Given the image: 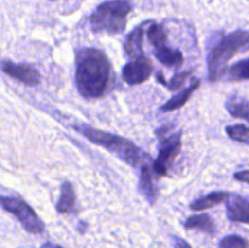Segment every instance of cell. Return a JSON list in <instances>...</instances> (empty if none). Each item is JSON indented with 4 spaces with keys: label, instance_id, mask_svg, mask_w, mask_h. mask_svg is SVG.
Instances as JSON below:
<instances>
[{
    "label": "cell",
    "instance_id": "obj_1",
    "mask_svg": "<svg viewBox=\"0 0 249 248\" xmlns=\"http://www.w3.org/2000/svg\"><path fill=\"white\" fill-rule=\"evenodd\" d=\"M111 65L107 56L95 48H83L75 55V85L83 97L96 99L106 92Z\"/></svg>",
    "mask_w": 249,
    "mask_h": 248
},
{
    "label": "cell",
    "instance_id": "obj_2",
    "mask_svg": "<svg viewBox=\"0 0 249 248\" xmlns=\"http://www.w3.org/2000/svg\"><path fill=\"white\" fill-rule=\"evenodd\" d=\"M249 50V32H232L223 36L218 44L211 50L208 56L209 80L216 82L228 71V63L236 53Z\"/></svg>",
    "mask_w": 249,
    "mask_h": 248
},
{
    "label": "cell",
    "instance_id": "obj_3",
    "mask_svg": "<svg viewBox=\"0 0 249 248\" xmlns=\"http://www.w3.org/2000/svg\"><path fill=\"white\" fill-rule=\"evenodd\" d=\"M73 128L78 133L82 134L83 136L89 139L91 142L102 146L104 148L108 150L109 152L116 155L119 159L133 165V167L139 165V163H141V160H142V152L133 142L122 138V136L113 135V134L106 133V131H101L99 129L87 125V124L74 125Z\"/></svg>",
    "mask_w": 249,
    "mask_h": 248
},
{
    "label": "cell",
    "instance_id": "obj_4",
    "mask_svg": "<svg viewBox=\"0 0 249 248\" xmlns=\"http://www.w3.org/2000/svg\"><path fill=\"white\" fill-rule=\"evenodd\" d=\"M133 10L128 0H111L102 2L90 16V27L96 33L118 34L125 29L126 17Z\"/></svg>",
    "mask_w": 249,
    "mask_h": 248
},
{
    "label": "cell",
    "instance_id": "obj_5",
    "mask_svg": "<svg viewBox=\"0 0 249 248\" xmlns=\"http://www.w3.org/2000/svg\"><path fill=\"white\" fill-rule=\"evenodd\" d=\"M157 135L160 139V150L157 158L152 164V169L156 177H164L180 152L181 134L179 131L169 133L168 126H162L160 130H157Z\"/></svg>",
    "mask_w": 249,
    "mask_h": 248
},
{
    "label": "cell",
    "instance_id": "obj_6",
    "mask_svg": "<svg viewBox=\"0 0 249 248\" xmlns=\"http://www.w3.org/2000/svg\"><path fill=\"white\" fill-rule=\"evenodd\" d=\"M0 207L9 212L21 223L24 230L31 233H40L44 231V224L34 209L18 197L0 196Z\"/></svg>",
    "mask_w": 249,
    "mask_h": 248
},
{
    "label": "cell",
    "instance_id": "obj_7",
    "mask_svg": "<svg viewBox=\"0 0 249 248\" xmlns=\"http://www.w3.org/2000/svg\"><path fill=\"white\" fill-rule=\"evenodd\" d=\"M1 70L14 79L26 85H38L40 83V74L38 71L27 63H15L11 61L1 62Z\"/></svg>",
    "mask_w": 249,
    "mask_h": 248
},
{
    "label": "cell",
    "instance_id": "obj_8",
    "mask_svg": "<svg viewBox=\"0 0 249 248\" xmlns=\"http://www.w3.org/2000/svg\"><path fill=\"white\" fill-rule=\"evenodd\" d=\"M151 73H152V65H151L150 60H147L146 57H141L126 63L123 67L122 74H123V79L128 84L136 85L147 80Z\"/></svg>",
    "mask_w": 249,
    "mask_h": 248
},
{
    "label": "cell",
    "instance_id": "obj_9",
    "mask_svg": "<svg viewBox=\"0 0 249 248\" xmlns=\"http://www.w3.org/2000/svg\"><path fill=\"white\" fill-rule=\"evenodd\" d=\"M226 215L229 220L249 224V201L238 195H232L226 201Z\"/></svg>",
    "mask_w": 249,
    "mask_h": 248
},
{
    "label": "cell",
    "instance_id": "obj_10",
    "mask_svg": "<svg viewBox=\"0 0 249 248\" xmlns=\"http://www.w3.org/2000/svg\"><path fill=\"white\" fill-rule=\"evenodd\" d=\"M143 27L145 23L139 26L138 28L134 29L126 38V41L124 43V50L126 55L130 58L138 60V58L145 57L143 53Z\"/></svg>",
    "mask_w": 249,
    "mask_h": 248
},
{
    "label": "cell",
    "instance_id": "obj_11",
    "mask_svg": "<svg viewBox=\"0 0 249 248\" xmlns=\"http://www.w3.org/2000/svg\"><path fill=\"white\" fill-rule=\"evenodd\" d=\"M153 177H155L153 169H151L147 163L142 162L140 174V190L151 204L155 203L156 201V187L155 182H153Z\"/></svg>",
    "mask_w": 249,
    "mask_h": 248
},
{
    "label": "cell",
    "instance_id": "obj_12",
    "mask_svg": "<svg viewBox=\"0 0 249 248\" xmlns=\"http://www.w3.org/2000/svg\"><path fill=\"white\" fill-rule=\"evenodd\" d=\"M75 207V194L74 189H73L72 184L68 181L63 182L61 185V194L60 198H58L57 206H56V209L57 212L63 214L72 213L74 211Z\"/></svg>",
    "mask_w": 249,
    "mask_h": 248
},
{
    "label": "cell",
    "instance_id": "obj_13",
    "mask_svg": "<svg viewBox=\"0 0 249 248\" xmlns=\"http://www.w3.org/2000/svg\"><path fill=\"white\" fill-rule=\"evenodd\" d=\"M199 83H201L199 82V79H194V82L191 83V85H190L189 88H186V89H184L182 91H180L178 95H175L174 97H172V99H170L169 101H168L167 104H165L164 106L160 108V111L170 112V111H175V109L181 108V107L186 104L187 100L190 99V96L192 95V92H194L195 90L198 89Z\"/></svg>",
    "mask_w": 249,
    "mask_h": 248
},
{
    "label": "cell",
    "instance_id": "obj_14",
    "mask_svg": "<svg viewBox=\"0 0 249 248\" xmlns=\"http://www.w3.org/2000/svg\"><path fill=\"white\" fill-rule=\"evenodd\" d=\"M229 197H230V195L225 191L211 192V194L207 195V196L195 201L194 203H191L190 207H191V209H194V211H206V209H209L212 208V207L223 203V202H226Z\"/></svg>",
    "mask_w": 249,
    "mask_h": 248
},
{
    "label": "cell",
    "instance_id": "obj_15",
    "mask_svg": "<svg viewBox=\"0 0 249 248\" xmlns=\"http://www.w3.org/2000/svg\"><path fill=\"white\" fill-rule=\"evenodd\" d=\"M225 108L231 116L249 122V101L243 97L236 96V95L230 96L226 100Z\"/></svg>",
    "mask_w": 249,
    "mask_h": 248
},
{
    "label": "cell",
    "instance_id": "obj_16",
    "mask_svg": "<svg viewBox=\"0 0 249 248\" xmlns=\"http://www.w3.org/2000/svg\"><path fill=\"white\" fill-rule=\"evenodd\" d=\"M156 57H157V60L160 63H163L164 66H168V67L178 68L184 62V56H182V53L179 50L170 49L168 46H162L160 49H156Z\"/></svg>",
    "mask_w": 249,
    "mask_h": 248
},
{
    "label": "cell",
    "instance_id": "obj_17",
    "mask_svg": "<svg viewBox=\"0 0 249 248\" xmlns=\"http://www.w3.org/2000/svg\"><path fill=\"white\" fill-rule=\"evenodd\" d=\"M184 226L186 229H198L204 232L213 233L215 231V225L208 214H198V215H192L185 221Z\"/></svg>",
    "mask_w": 249,
    "mask_h": 248
},
{
    "label": "cell",
    "instance_id": "obj_18",
    "mask_svg": "<svg viewBox=\"0 0 249 248\" xmlns=\"http://www.w3.org/2000/svg\"><path fill=\"white\" fill-rule=\"evenodd\" d=\"M147 38L156 49L165 46V44H167V32H165L164 26L158 23L151 24L150 28L147 29Z\"/></svg>",
    "mask_w": 249,
    "mask_h": 248
},
{
    "label": "cell",
    "instance_id": "obj_19",
    "mask_svg": "<svg viewBox=\"0 0 249 248\" xmlns=\"http://www.w3.org/2000/svg\"><path fill=\"white\" fill-rule=\"evenodd\" d=\"M228 73L233 80H249V58L233 63L228 68Z\"/></svg>",
    "mask_w": 249,
    "mask_h": 248
},
{
    "label": "cell",
    "instance_id": "obj_20",
    "mask_svg": "<svg viewBox=\"0 0 249 248\" xmlns=\"http://www.w3.org/2000/svg\"><path fill=\"white\" fill-rule=\"evenodd\" d=\"M229 138L237 142L247 143L249 145V128L243 125V124H237V125H231L226 128Z\"/></svg>",
    "mask_w": 249,
    "mask_h": 248
},
{
    "label": "cell",
    "instance_id": "obj_21",
    "mask_svg": "<svg viewBox=\"0 0 249 248\" xmlns=\"http://www.w3.org/2000/svg\"><path fill=\"white\" fill-rule=\"evenodd\" d=\"M219 248H248V241L241 236L230 235L220 240Z\"/></svg>",
    "mask_w": 249,
    "mask_h": 248
},
{
    "label": "cell",
    "instance_id": "obj_22",
    "mask_svg": "<svg viewBox=\"0 0 249 248\" xmlns=\"http://www.w3.org/2000/svg\"><path fill=\"white\" fill-rule=\"evenodd\" d=\"M190 73L189 72H182V73H177L174 77L170 79V82L168 83V89L170 91H175V90H179L180 88L184 85V83L186 82V79L189 78Z\"/></svg>",
    "mask_w": 249,
    "mask_h": 248
},
{
    "label": "cell",
    "instance_id": "obj_23",
    "mask_svg": "<svg viewBox=\"0 0 249 248\" xmlns=\"http://www.w3.org/2000/svg\"><path fill=\"white\" fill-rule=\"evenodd\" d=\"M172 242H173V247L174 248H192L189 243L186 242L182 238L178 237V236H173L172 237Z\"/></svg>",
    "mask_w": 249,
    "mask_h": 248
},
{
    "label": "cell",
    "instance_id": "obj_24",
    "mask_svg": "<svg viewBox=\"0 0 249 248\" xmlns=\"http://www.w3.org/2000/svg\"><path fill=\"white\" fill-rule=\"evenodd\" d=\"M235 179L238 181L247 182L249 184V170H242V172H237L235 174Z\"/></svg>",
    "mask_w": 249,
    "mask_h": 248
},
{
    "label": "cell",
    "instance_id": "obj_25",
    "mask_svg": "<svg viewBox=\"0 0 249 248\" xmlns=\"http://www.w3.org/2000/svg\"><path fill=\"white\" fill-rule=\"evenodd\" d=\"M40 248H63V247H61V246H58V245H55V243L46 242V243H44Z\"/></svg>",
    "mask_w": 249,
    "mask_h": 248
},
{
    "label": "cell",
    "instance_id": "obj_26",
    "mask_svg": "<svg viewBox=\"0 0 249 248\" xmlns=\"http://www.w3.org/2000/svg\"><path fill=\"white\" fill-rule=\"evenodd\" d=\"M157 79H158V82L162 83L163 85H168V84H167V82H165V79H164V78H163L162 73H160V72H158V74H157Z\"/></svg>",
    "mask_w": 249,
    "mask_h": 248
}]
</instances>
